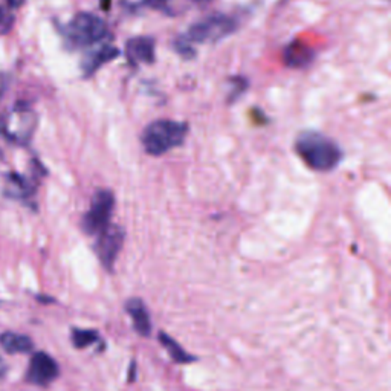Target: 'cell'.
Returning a JSON list of instances; mask_svg holds the SVG:
<instances>
[{"instance_id": "obj_13", "label": "cell", "mask_w": 391, "mask_h": 391, "mask_svg": "<svg viewBox=\"0 0 391 391\" xmlns=\"http://www.w3.org/2000/svg\"><path fill=\"white\" fill-rule=\"evenodd\" d=\"M0 345L10 354L29 353L34 349V343L29 336L13 332H5L0 335Z\"/></svg>"}, {"instance_id": "obj_18", "label": "cell", "mask_w": 391, "mask_h": 391, "mask_svg": "<svg viewBox=\"0 0 391 391\" xmlns=\"http://www.w3.org/2000/svg\"><path fill=\"white\" fill-rule=\"evenodd\" d=\"M14 13L8 5H0V34H5L13 28Z\"/></svg>"}, {"instance_id": "obj_14", "label": "cell", "mask_w": 391, "mask_h": 391, "mask_svg": "<svg viewBox=\"0 0 391 391\" xmlns=\"http://www.w3.org/2000/svg\"><path fill=\"white\" fill-rule=\"evenodd\" d=\"M5 193L14 199L29 197L34 193V184L28 178L17 175V173H11V175H8L6 178Z\"/></svg>"}, {"instance_id": "obj_4", "label": "cell", "mask_w": 391, "mask_h": 391, "mask_svg": "<svg viewBox=\"0 0 391 391\" xmlns=\"http://www.w3.org/2000/svg\"><path fill=\"white\" fill-rule=\"evenodd\" d=\"M237 29V22L231 15L223 13H216L204 17L199 22L190 26L184 37L191 45H214Z\"/></svg>"}, {"instance_id": "obj_20", "label": "cell", "mask_w": 391, "mask_h": 391, "mask_svg": "<svg viewBox=\"0 0 391 391\" xmlns=\"http://www.w3.org/2000/svg\"><path fill=\"white\" fill-rule=\"evenodd\" d=\"M231 81L234 83V86H232V91L228 95V98H230V101H236L240 95L246 91V80H243V78L239 77V80H237L239 84H236V78H232Z\"/></svg>"}, {"instance_id": "obj_16", "label": "cell", "mask_w": 391, "mask_h": 391, "mask_svg": "<svg viewBox=\"0 0 391 391\" xmlns=\"http://www.w3.org/2000/svg\"><path fill=\"white\" fill-rule=\"evenodd\" d=\"M185 2L187 0H143L139 5L150 8V10L154 11L165 13L168 15H175L182 10V8L185 10V5H184Z\"/></svg>"}, {"instance_id": "obj_9", "label": "cell", "mask_w": 391, "mask_h": 391, "mask_svg": "<svg viewBox=\"0 0 391 391\" xmlns=\"http://www.w3.org/2000/svg\"><path fill=\"white\" fill-rule=\"evenodd\" d=\"M124 55L130 66L152 65L154 62V40L145 36L132 37L126 43Z\"/></svg>"}, {"instance_id": "obj_22", "label": "cell", "mask_w": 391, "mask_h": 391, "mask_svg": "<svg viewBox=\"0 0 391 391\" xmlns=\"http://www.w3.org/2000/svg\"><path fill=\"white\" fill-rule=\"evenodd\" d=\"M4 373H5V364L2 362V359H0V378L4 376Z\"/></svg>"}, {"instance_id": "obj_21", "label": "cell", "mask_w": 391, "mask_h": 391, "mask_svg": "<svg viewBox=\"0 0 391 391\" xmlns=\"http://www.w3.org/2000/svg\"><path fill=\"white\" fill-rule=\"evenodd\" d=\"M5 5L10 6L11 10H17V8H20L25 4V0H5Z\"/></svg>"}, {"instance_id": "obj_5", "label": "cell", "mask_w": 391, "mask_h": 391, "mask_svg": "<svg viewBox=\"0 0 391 391\" xmlns=\"http://www.w3.org/2000/svg\"><path fill=\"white\" fill-rule=\"evenodd\" d=\"M115 210V194L112 190L100 188L91 199L89 210L81 219V230L88 236H97L112 223V214Z\"/></svg>"}, {"instance_id": "obj_17", "label": "cell", "mask_w": 391, "mask_h": 391, "mask_svg": "<svg viewBox=\"0 0 391 391\" xmlns=\"http://www.w3.org/2000/svg\"><path fill=\"white\" fill-rule=\"evenodd\" d=\"M71 340L75 349H86V347L100 341V333L92 329H74Z\"/></svg>"}, {"instance_id": "obj_3", "label": "cell", "mask_w": 391, "mask_h": 391, "mask_svg": "<svg viewBox=\"0 0 391 391\" xmlns=\"http://www.w3.org/2000/svg\"><path fill=\"white\" fill-rule=\"evenodd\" d=\"M109 37L107 23L92 13H78L65 28V39L72 48H91Z\"/></svg>"}, {"instance_id": "obj_8", "label": "cell", "mask_w": 391, "mask_h": 391, "mask_svg": "<svg viewBox=\"0 0 391 391\" xmlns=\"http://www.w3.org/2000/svg\"><path fill=\"white\" fill-rule=\"evenodd\" d=\"M60 376V367L57 361L45 352H37L29 361L26 379L34 385L48 387Z\"/></svg>"}, {"instance_id": "obj_6", "label": "cell", "mask_w": 391, "mask_h": 391, "mask_svg": "<svg viewBox=\"0 0 391 391\" xmlns=\"http://www.w3.org/2000/svg\"><path fill=\"white\" fill-rule=\"evenodd\" d=\"M37 126V115L29 106L23 102L6 112L2 121V130L8 139L17 144H26L32 138Z\"/></svg>"}, {"instance_id": "obj_10", "label": "cell", "mask_w": 391, "mask_h": 391, "mask_svg": "<svg viewBox=\"0 0 391 391\" xmlns=\"http://www.w3.org/2000/svg\"><path fill=\"white\" fill-rule=\"evenodd\" d=\"M124 309L127 312V315L132 318L133 323V329L136 332L144 336L149 338L152 335V318L149 314V309L144 304V301L141 298H128L124 304Z\"/></svg>"}, {"instance_id": "obj_15", "label": "cell", "mask_w": 391, "mask_h": 391, "mask_svg": "<svg viewBox=\"0 0 391 391\" xmlns=\"http://www.w3.org/2000/svg\"><path fill=\"white\" fill-rule=\"evenodd\" d=\"M158 340L164 345V349L167 350V353L170 354V358L173 359V362H176V364H191V362L196 361V358H194L193 354H190L188 352H185L175 340H173L170 335H167L165 332H159Z\"/></svg>"}, {"instance_id": "obj_7", "label": "cell", "mask_w": 391, "mask_h": 391, "mask_svg": "<svg viewBox=\"0 0 391 391\" xmlns=\"http://www.w3.org/2000/svg\"><path fill=\"white\" fill-rule=\"evenodd\" d=\"M95 237H97L93 245L95 254L100 258L102 267L112 274L115 271L117 258L124 246L126 231L119 225L110 223L106 230H102Z\"/></svg>"}, {"instance_id": "obj_2", "label": "cell", "mask_w": 391, "mask_h": 391, "mask_svg": "<svg viewBox=\"0 0 391 391\" xmlns=\"http://www.w3.org/2000/svg\"><path fill=\"white\" fill-rule=\"evenodd\" d=\"M188 124L175 119H156L143 130L141 144L147 154L162 156L185 143Z\"/></svg>"}, {"instance_id": "obj_12", "label": "cell", "mask_w": 391, "mask_h": 391, "mask_svg": "<svg viewBox=\"0 0 391 391\" xmlns=\"http://www.w3.org/2000/svg\"><path fill=\"white\" fill-rule=\"evenodd\" d=\"M314 58H315V51L309 48L306 43L301 40L292 41L291 45L286 46L283 54L284 65L293 69L306 67L307 65L314 62Z\"/></svg>"}, {"instance_id": "obj_19", "label": "cell", "mask_w": 391, "mask_h": 391, "mask_svg": "<svg viewBox=\"0 0 391 391\" xmlns=\"http://www.w3.org/2000/svg\"><path fill=\"white\" fill-rule=\"evenodd\" d=\"M175 49H176L178 54L185 60H191V58L196 57L194 46L191 45V43H188L182 36L175 41Z\"/></svg>"}, {"instance_id": "obj_1", "label": "cell", "mask_w": 391, "mask_h": 391, "mask_svg": "<svg viewBox=\"0 0 391 391\" xmlns=\"http://www.w3.org/2000/svg\"><path fill=\"white\" fill-rule=\"evenodd\" d=\"M295 152L310 170L327 173L335 170L343 161V150L329 136L306 130L295 141Z\"/></svg>"}, {"instance_id": "obj_11", "label": "cell", "mask_w": 391, "mask_h": 391, "mask_svg": "<svg viewBox=\"0 0 391 391\" xmlns=\"http://www.w3.org/2000/svg\"><path fill=\"white\" fill-rule=\"evenodd\" d=\"M119 54L121 52L115 46H110V45H101L98 49H93L83 58L81 69L84 77H92L104 65L119 57Z\"/></svg>"}]
</instances>
